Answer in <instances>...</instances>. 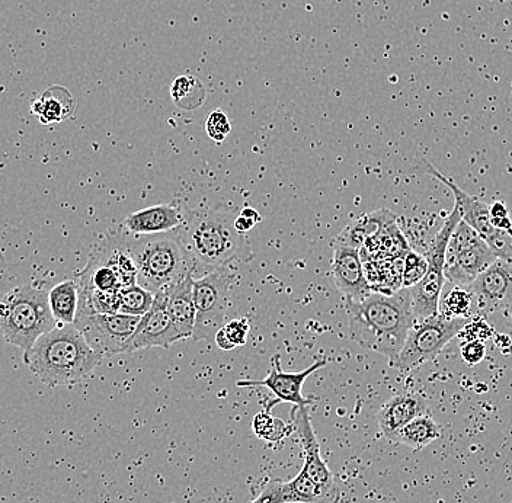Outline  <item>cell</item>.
<instances>
[{"label": "cell", "instance_id": "cell-11", "mask_svg": "<svg viewBox=\"0 0 512 503\" xmlns=\"http://www.w3.org/2000/svg\"><path fill=\"white\" fill-rule=\"evenodd\" d=\"M419 166H421L422 172L443 182V184L453 192L454 201H456L454 205H457V208H459L462 220L466 221V223L488 243L489 248L495 253L496 258L512 261V236L492 226L491 216H489V204L480 200L478 197L467 194L453 179L443 175V173L438 171L435 166H432L428 160H422Z\"/></svg>", "mask_w": 512, "mask_h": 503}, {"label": "cell", "instance_id": "cell-15", "mask_svg": "<svg viewBox=\"0 0 512 503\" xmlns=\"http://www.w3.org/2000/svg\"><path fill=\"white\" fill-rule=\"evenodd\" d=\"M184 341L181 333L176 331L168 309L163 291L155 294L152 307L140 317L136 331L128 341L126 354L150 348H171L176 342Z\"/></svg>", "mask_w": 512, "mask_h": 503}, {"label": "cell", "instance_id": "cell-14", "mask_svg": "<svg viewBox=\"0 0 512 503\" xmlns=\"http://www.w3.org/2000/svg\"><path fill=\"white\" fill-rule=\"evenodd\" d=\"M291 425H293V431H296L300 445H302V472L320 489L325 490L334 498L341 499V490L336 485L334 474L326 464L325 458L320 454L318 438H316L307 406H294L293 412H291Z\"/></svg>", "mask_w": 512, "mask_h": 503}, {"label": "cell", "instance_id": "cell-35", "mask_svg": "<svg viewBox=\"0 0 512 503\" xmlns=\"http://www.w3.org/2000/svg\"><path fill=\"white\" fill-rule=\"evenodd\" d=\"M460 354L463 361L469 365H478L479 362L485 360L486 345L482 341H463L460 346Z\"/></svg>", "mask_w": 512, "mask_h": 503}, {"label": "cell", "instance_id": "cell-9", "mask_svg": "<svg viewBox=\"0 0 512 503\" xmlns=\"http://www.w3.org/2000/svg\"><path fill=\"white\" fill-rule=\"evenodd\" d=\"M460 220H462V216H460L459 208L454 205L453 211L448 214L443 226L431 240L430 246L425 252V258L428 261L427 274L415 287L409 288L415 320L425 319V317L438 313V303H440L441 293L447 283L444 264H446L448 240Z\"/></svg>", "mask_w": 512, "mask_h": 503}, {"label": "cell", "instance_id": "cell-33", "mask_svg": "<svg viewBox=\"0 0 512 503\" xmlns=\"http://www.w3.org/2000/svg\"><path fill=\"white\" fill-rule=\"evenodd\" d=\"M494 335L495 329L486 322L485 316L482 315L470 317L469 322L464 325V328L459 333V336H462L463 341L486 342Z\"/></svg>", "mask_w": 512, "mask_h": 503}, {"label": "cell", "instance_id": "cell-32", "mask_svg": "<svg viewBox=\"0 0 512 503\" xmlns=\"http://www.w3.org/2000/svg\"><path fill=\"white\" fill-rule=\"evenodd\" d=\"M206 131L207 136L210 137L213 142H224L227 136H229L230 131H232V123H230L226 112L222 110L211 111L207 117Z\"/></svg>", "mask_w": 512, "mask_h": 503}, {"label": "cell", "instance_id": "cell-28", "mask_svg": "<svg viewBox=\"0 0 512 503\" xmlns=\"http://www.w3.org/2000/svg\"><path fill=\"white\" fill-rule=\"evenodd\" d=\"M252 429L259 440L270 442H281L294 432L293 425L286 424L283 419L274 418L271 415V410L267 409L256 413L254 421H252Z\"/></svg>", "mask_w": 512, "mask_h": 503}, {"label": "cell", "instance_id": "cell-12", "mask_svg": "<svg viewBox=\"0 0 512 503\" xmlns=\"http://www.w3.org/2000/svg\"><path fill=\"white\" fill-rule=\"evenodd\" d=\"M140 317L114 315H78L75 326L85 341L102 358L126 354L127 344L139 325Z\"/></svg>", "mask_w": 512, "mask_h": 503}, {"label": "cell", "instance_id": "cell-29", "mask_svg": "<svg viewBox=\"0 0 512 503\" xmlns=\"http://www.w3.org/2000/svg\"><path fill=\"white\" fill-rule=\"evenodd\" d=\"M120 297V313L128 316L142 317L152 307L155 294L150 293L139 284L121 288L118 291Z\"/></svg>", "mask_w": 512, "mask_h": 503}, {"label": "cell", "instance_id": "cell-26", "mask_svg": "<svg viewBox=\"0 0 512 503\" xmlns=\"http://www.w3.org/2000/svg\"><path fill=\"white\" fill-rule=\"evenodd\" d=\"M447 291L443 290L438 303V313L450 319H470L479 315L478 304L472 291L462 285H453Z\"/></svg>", "mask_w": 512, "mask_h": 503}, {"label": "cell", "instance_id": "cell-1", "mask_svg": "<svg viewBox=\"0 0 512 503\" xmlns=\"http://www.w3.org/2000/svg\"><path fill=\"white\" fill-rule=\"evenodd\" d=\"M351 341L387 357H398L415 322L409 288L393 294L373 293L361 301L345 300Z\"/></svg>", "mask_w": 512, "mask_h": 503}, {"label": "cell", "instance_id": "cell-7", "mask_svg": "<svg viewBox=\"0 0 512 503\" xmlns=\"http://www.w3.org/2000/svg\"><path fill=\"white\" fill-rule=\"evenodd\" d=\"M469 320L450 319L440 313L415 320L398 357L389 362L390 367L399 370L400 373H411L427 362L435 360L448 342L459 336Z\"/></svg>", "mask_w": 512, "mask_h": 503}, {"label": "cell", "instance_id": "cell-4", "mask_svg": "<svg viewBox=\"0 0 512 503\" xmlns=\"http://www.w3.org/2000/svg\"><path fill=\"white\" fill-rule=\"evenodd\" d=\"M127 248L137 271V284L158 294L194 275L190 255L185 251L178 230L160 235L126 236Z\"/></svg>", "mask_w": 512, "mask_h": 503}, {"label": "cell", "instance_id": "cell-24", "mask_svg": "<svg viewBox=\"0 0 512 503\" xmlns=\"http://www.w3.org/2000/svg\"><path fill=\"white\" fill-rule=\"evenodd\" d=\"M48 306L57 325H75L79 310V284L66 280L48 291Z\"/></svg>", "mask_w": 512, "mask_h": 503}, {"label": "cell", "instance_id": "cell-19", "mask_svg": "<svg viewBox=\"0 0 512 503\" xmlns=\"http://www.w3.org/2000/svg\"><path fill=\"white\" fill-rule=\"evenodd\" d=\"M425 413H428V403L422 394L412 392L396 394L384 403L377 415L380 434L387 441L395 442L396 435L403 426Z\"/></svg>", "mask_w": 512, "mask_h": 503}, {"label": "cell", "instance_id": "cell-22", "mask_svg": "<svg viewBox=\"0 0 512 503\" xmlns=\"http://www.w3.org/2000/svg\"><path fill=\"white\" fill-rule=\"evenodd\" d=\"M76 101L64 86H50L40 98L32 101L31 112L44 126L63 123L75 112Z\"/></svg>", "mask_w": 512, "mask_h": 503}, {"label": "cell", "instance_id": "cell-27", "mask_svg": "<svg viewBox=\"0 0 512 503\" xmlns=\"http://www.w3.org/2000/svg\"><path fill=\"white\" fill-rule=\"evenodd\" d=\"M171 96L176 107L185 111H194L206 101L207 89L195 76L182 75L172 83Z\"/></svg>", "mask_w": 512, "mask_h": 503}, {"label": "cell", "instance_id": "cell-10", "mask_svg": "<svg viewBox=\"0 0 512 503\" xmlns=\"http://www.w3.org/2000/svg\"><path fill=\"white\" fill-rule=\"evenodd\" d=\"M495 259L488 243L466 221L460 220L448 240L444 264L446 281L469 287L489 265L494 264Z\"/></svg>", "mask_w": 512, "mask_h": 503}, {"label": "cell", "instance_id": "cell-18", "mask_svg": "<svg viewBox=\"0 0 512 503\" xmlns=\"http://www.w3.org/2000/svg\"><path fill=\"white\" fill-rule=\"evenodd\" d=\"M341 499L326 493L300 470L294 479L268 482L255 499L248 503H339Z\"/></svg>", "mask_w": 512, "mask_h": 503}, {"label": "cell", "instance_id": "cell-16", "mask_svg": "<svg viewBox=\"0 0 512 503\" xmlns=\"http://www.w3.org/2000/svg\"><path fill=\"white\" fill-rule=\"evenodd\" d=\"M478 304L479 315L498 312L512 304V261L496 258L482 274L469 285Z\"/></svg>", "mask_w": 512, "mask_h": 503}, {"label": "cell", "instance_id": "cell-31", "mask_svg": "<svg viewBox=\"0 0 512 503\" xmlns=\"http://www.w3.org/2000/svg\"><path fill=\"white\" fill-rule=\"evenodd\" d=\"M428 261L425 255L409 251L403 259L402 288L415 287L427 274Z\"/></svg>", "mask_w": 512, "mask_h": 503}, {"label": "cell", "instance_id": "cell-5", "mask_svg": "<svg viewBox=\"0 0 512 503\" xmlns=\"http://www.w3.org/2000/svg\"><path fill=\"white\" fill-rule=\"evenodd\" d=\"M56 326L43 288L19 285L0 299V335L9 345L28 351Z\"/></svg>", "mask_w": 512, "mask_h": 503}, {"label": "cell", "instance_id": "cell-2", "mask_svg": "<svg viewBox=\"0 0 512 503\" xmlns=\"http://www.w3.org/2000/svg\"><path fill=\"white\" fill-rule=\"evenodd\" d=\"M101 361L75 325H57L24 352L25 365L48 387L78 383Z\"/></svg>", "mask_w": 512, "mask_h": 503}, {"label": "cell", "instance_id": "cell-13", "mask_svg": "<svg viewBox=\"0 0 512 503\" xmlns=\"http://www.w3.org/2000/svg\"><path fill=\"white\" fill-rule=\"evenodd\" d=\"M328 360L322 358L313 362L309 367L304 368L297 373H287L281 368L280 355H274L270 362V373L262 380H240L238 387H265L275 396V400L270 403H262L264 409L271 410L275 405L288 403L293 406H310L315 403V399H307L303 396V386L307 378L320 368L328 365Z\"/></svg>", "mask_w": 512, "mask_h": 503}, {"label": "cell", "instance_id": "cell-3", "mask_svg": "<svg viewBox=\"0 0 512 503\" xmlns=\"http://www.w3.org/2000/svg\"><path fill=\"white\" fill-rule=\"evenodd\" d=\"M179 239L198 271L208 272L229 267L240 256L246 255L245 237L236 232L235 216L216 208H197L185 211L178 227Z\"/></svg>", "mask_w": 512, "mask_h": 503}, {"label": "cell", "instance_id": "cell-20", "mask_svg": "<svg viewBox=\"0 0 512 503\" xmlns=\"http://www.w3.org/2000/svg\"><path fill=\"white\" fill-rule=\"evenodd\" d=\"M184 220L181 208L171 204L152 205L127 216L124 229L128 235H160L178 229Z\"/></svg>", "mask_w": 512, "mask_h": 503}, {"label": "cell", "instance_id": "cell-36", "mask_svg": "<svg viewBox=\"0 0 512 503\" xmlns=\"http://www.w3.org/2000/svg\"><path fill=\"white\" fill-rule=\"evenodd\" d=\"M262 217L255 208L245 207L235 216V229L240 235L251 232L256 224L261 223Z\"/></svg>", "mask_w": 512, "mask_h": 503}, {"label": "cell", "instance_id": "cell-6", "mask_svg": "<svg viewBox=\"0 0 512 503\" xmlns=\"http://www.w3.org/2000/svg\"><path fill=\"white\" fill-rule=\"evenodd\" d=\"M137 271L127 248L126 236L105 237L95 245L88 265L79 275L80 290L118 293L121 288L137 284Z\"/></svg>", "mask_w": 512, "mask_h": 503}, {"label": "cell", "instance_id": "cell-30", "mask_svg": "<svg viewBox=\"0 0 512 503\" xmlns=\"http://www.w3.org/2000/svg\"><path fill=\"white\" fill-rule=\"evenodd\" d=\"M251 332L248 319H235L224 323L214 336V342L223 351H232L238 346L246 345Z\"/></svg>", "mask_w": 512, "mask_h": 503}, {"label": "cell", "instance_id": "cell-17", "mask_svg": "<svg viewBox=\"0 0 512 503\" xmlns=\"http://www.w3.org/2000/svg\"><path fill=\"white\" fill-rule=\"evenodd\" d=\"M332 278L344 300L361 301L367 299L373 288L364 274L360 249L335 245L332 256Z\"/></svg>", "mask_w": 512, "mask_h": 503}, {"label": "cell", "instance_id": "cell-23", "mask_svg": "<svg viewBox=\"0 0 512 503\" xmlns=\"http://www.w3.org/2000/svg\"><path fill=\"white\" fill-rule=\"evenodd\" d=\"M396 214L389 210H377L361 216L350 226L345 227L344 232L338 236L335 245L350 246V248L360 249L367 240L379 236L389 224L395 223Z\"/></svg>", "mask_w": 512, "mask_h": 503}, {"label": "cell", "instance_id": "cell-21", "mask_svg": "<svg viewBox=\"0 0 512 503\" xmlns=\"http://www.w3.org/2000/svg\"><path fill=\"white\" fill-rule=\"evenodd\" d=\"M194 280V275H187L163 291L169 317H171L176 331L181 333L184 339L192 338V332H194L195 304L194 297H192Z\"/></svg>", "mask_w": 512, "mask_h": 503}, {"label": "cell", "instance_id": "cell-25", "mask_svg": "<svg viewBox=\"0 0 512 503\" xmlns=\"http://www.w3.org/2000/svg\"><path fill=\"white\" fill-rule=\"evenodd\" d=\"M441 426L434 421L431 415L418 416L408 425L403 426L395 438V444H403L412 450L419 451L428 447L432 442L440 440Z\"/></svg>", "mask_w": 512, "mask_h": 503}, {"label": "cell", "instance_id": "cell-34", "mask_svg": "<svg viewBox=\"0 0 512 503\" xmlns=\"http://www.w3.org/2000/svg\"><path fill=\"white\" fill-rule=\"evenodd\" d=\"M489 216H491V223L495 229L512 236L511 214L504 201H495V203L489 204Z\"/></svg>", "mask_w": 512, "mask_h": 503}, {"label": "cell", "instance_id": "cell-8", "mask_svg": "<svg viewBox=\"0 0 512 503\" xmlns=\"http://www.w3.org/2000/svg\"><path fill=\"white\" fill-rule=\"evenodd\" d=\"M235 272L229 267L217 268L194 280L192 297L195 304L194 341H214L217 331L224 325L230 293L235 285Z\"/></svg>", "mask_w": 512, "mask_h": 503}]
</instances>
